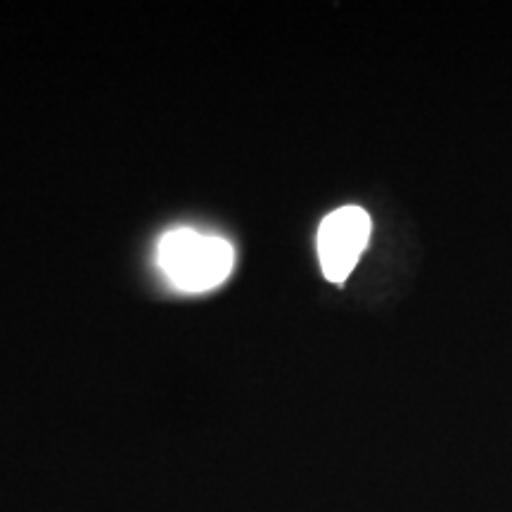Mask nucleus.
<instances>
[{"label":"nucleus","instance_id":"f257e3e1","mask_svg":"<svg viewBox=\"0 0 512 512\" xmlns=\"http://www.w3.org/2000/svg\"><path fill=\"white\" fill-rule=\"evenodd\" d=\"M233 261V245L219 235L178 228L159 242V264L166 278L183 292L214 290L233 271Z\"/></svg>","mask_w":512,"mask_h":512},{"label":"nucleus","instance_id":"f03ea898","mask_svg":"<svg viewBox=\"0 0 512 512\" xmlns=\"http://www.w3.org/2000/svg\"><path fill=\"white\" fill-rule=\"evenodd\" d=\"M370 240V216L361 207L332 211L318 228V259L330 283H344Z\"/></svg>","mask_w":512,"mask_h":512}]
</instances>
